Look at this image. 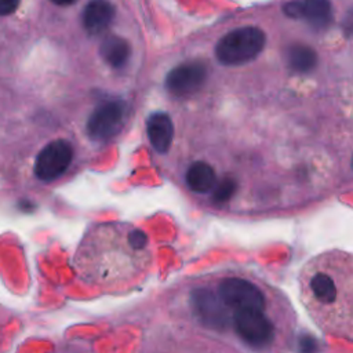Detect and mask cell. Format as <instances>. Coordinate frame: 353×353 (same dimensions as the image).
I'll list each match as a JSON object with an SVG mask.
<instances>
[{"label": "cell", "mask_w": 353, "mask_h": 353, "mask_svg": "<svg viewBox=\"0 0 353 353\" xmlns=\"http://www.w3.org/2000/svg\"><path fill=\"white\" fill-rule=\"evenodd\" d=\"M114 15V6L109 0H90L83 11V26L92 36L101 34L113 22Z\"/></svg>", "instance_id": "cell-10"}, {"label": "cell", "mask_w": 353, "mask_h": 353, "mask_svg": "<svg viewBox=\"0 0 353 353\" xmlns=\"http://www.w3.org/2000/svg\"><path fill=\"white\" fill-rule=\"evenodd\" d=\"M21 0H0V17H6L17 11Z\"/></svg>", "instance_id": "cell-16"}, {"label": "cell", "mask_w": 353, "mask_h": 353, "mask_svg": "<svg viewBox=\"0 0 353 353\" xmlns=\"http://www.w3.org/2000/svg\"><path fill=\"white\" fill-rule=\"evenodd\" d=\"M214 288L230 310L243 307L266 309L265 291L250 279L240 276L221 277Z\"/></svg>", "instance_id": "cell-5"}, {"label": "cell", "mask_w": 353, "mask_h": 353, "mask_svg": "<svg viewBox=\"0 0 353 353\" xmlns=\"http://www.w3.org/2000/svg\"><path fill=\"white\" fill-rule=\"evenodd\" d=\"M99 54L102 59L112 68H123L131 55L130 43L120 36H108L103 39L99 47Z\"/></svg>", "instance_id": "cell-12"}, {"label": "cell", "mask_w": 353, "mask_h": 353, "mask_svg": "<svg viewBox=\"0 0 353 353\" xmlns=\"http://www.w3.org/2000/svg\"><path fill=\"white\" fill-rule=\"evenodd\" d=\"M290 18L303 19L314 29H325L332 21V6L330 0H291L283 6Z\"/></svg>", "instance_id": "cell-9"}, {"label": "cell", "mask_w": 353, "mask_h": 353, "mask_svg": "<svg viewBox=\"0 0 353 353\" xmlns=\"http://www.w3.org/2000/svg\"><path fill=\"white\" fill-rule=\"evenodd\" d=\"M215 170L205 161L193 163L186 172V185L196 193H207L215 188Z\"/></svg>", "instance_id": "cell-13"}, {"label": "cell", "mask_w": 353, "mask_h": 353, "mask_svg": "<svg viewBox=\"0 0 353 353\" xmlns=\"http://www.w3.org/2000/svg\"><path fill=\"white\" fill-rule=\"evenodd\" d=\"M236 190V183L233 179H225L221 182V185L215 189V193H214V199L215 201L218 203H225L228 201L232 194L234 193Z\"/></svg>", "instance_id": "cell-15"}, {"label": "cell", "mask_w": 353, "mask_h": 353, "mask_svg": "<svg viewBox=\"0 0 353 353\" xmlns=\"http://www.w3.org/2000/svg\"><path fill=\"white\" fill-rule=\"evenodd\" d=\"M299 296L312 320L324 332L353 338V263L339 250L313 256L302 268Z\"/></svg>", "instance_id": "cell-2"}, {"label": "cell", "mask_w": 353, "mask_h": 353, "mask_svg": "<svg viewBox=\"0 0 353 353\" xmlns=\"http://www.w3.org/2000/svg\"><path fill=\"white\" fill-rule=\"evenodd\" d=\"M73 154V146L66 139L51 141L36 156L34 175L44 182L59 178L70 165Z\"/></svg>", "instance_id": "cell-7"}, {"label": "cell", "mask_w": 353, "mask_h": 353, "mask_svg": "<svg viewBox=\"0 0 353 353\" xmlns=\"http://www.w3.org/2000/svg\"><path fill=\"white\" fill-rule=\"evenodd\" d=\"M266 43V36L256 26H241L230 30L215 46L216 59L226 66H237L256 58Z\"/></svg>", "instance_id": "cell-3"}, {"label": "cell", "mask_w": 353, "mask_h": 353, "mask_svg": "<svg viewBox=\"0 0 353 353\" xmlns=\"http://www.w3.org/2000/svg\"><path fill=\"white\" fill-rule=\"evenodd\" d=\"M285 59L288 66L296 73L312 72L319 62L317 52L306 44L294 43L285 51Z\"/></svg>", "instance_id": "cell-14"}, {"label": "cell", "mask_w": 353, "mask_h": 353, "mask_svg": "<svg viewBox=\"0 0 353 353\" xmlns=\"http://www.w3.org/2000/svg\"><path fill=\"white\" fill-rule=\"evenodd\" d=\"M236 335L248 346L263 349L274 339V323L266 309L243 307L232 310V324Z\"/></svg>", "instance_id": "cell-4"}, {"label": "cell", "mask_w": 353, "mask_h": 353, "mask_svg": "<svg viewBox=\"0 0 353 353\" xmlns=\"http://www.w3.org/2000/svg\"><path fill=\"white\" fill-rule=\"evenodd\" d=\"M146 233L121 221L94 223L76 252L79 276L108 292H125L139 284L152 265Z\"/></svg>", "instance_id": "cell-1"}, {"label": "cell", "mask_w": 353, "mask_h": 353, "mask_svg": "<svg viewBox=\"0 0 353 353\" xmlns=\"http://www.w3.org/2000/svg\"><path fill=\"white\" fill-rule=\"evenodd\" d=\"M127 114V103L112 99L95 108L87 121V132L91 139L105 142L113 138L123 127Z\"/></svg>", "instance_id": "cell-6"}, {"label": "cell", "mask_w": 353, "mask_h": 353, "mask_svg": "<svg viewBox=\"0 0 353 353\" xmlns=\"http://www.w3.org/2000/svg\"><path fill=\"white\" fill-rule=\"evenodd\" d=\"M148 138L157 153H167L174 138V124L165 112H154L146 123Z\"/></svg>", "instance_id": "cell-11"}, {"label": "cell", "mask_w": 353, "mask_h": 353, "mask_svg": "<svg viewBox=\"0 0 353 353\" xmlns=\"http://www.w3.org/2000/svg\"><path fill=\"white\" fill-rule=\"evenodd\" d=\"M50 1L57 4V6H70V4L76 3L77 0H50Z\"/></svg>", "instance_id": "cell-17"}, {"label": "cell", "mask_w": 353, "mask_h": 353, "mask_svg": "<svg viewBox=\"0 0 353 353\" xmlns=\"http://www.w3.org/2000/svg\"><path fill=\"white\" fill-rule=\"evenodd\" d=\"M207 76L208 68L203 61H186L168 72L165 77V88L176 98L189 97L203 87Z\"/></svg>", "instance_id": "cell-8"}]
</instances>
